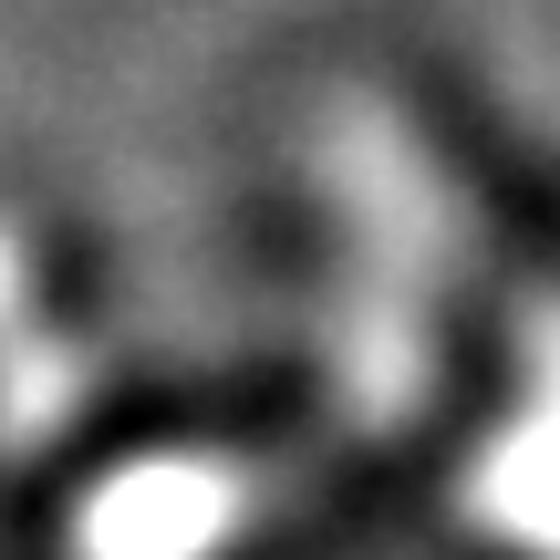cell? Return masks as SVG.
Instances as JSON below:
<instances>
[{"instance_id":"1","label":"cell","mask_w":560,"mask_h":560,"mask_svg":"<svg viewBox=\"0 0 560 560\" xmlns=\"http://www.w3.org/2000/svg\"><path fill=\"white\" fill-rule=\"evenodd\" d=\"M467 520L520 560H560V312L520 342V384L467 467Z\"/></svg>"}]
</instances>
